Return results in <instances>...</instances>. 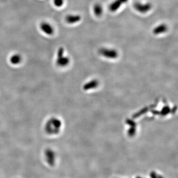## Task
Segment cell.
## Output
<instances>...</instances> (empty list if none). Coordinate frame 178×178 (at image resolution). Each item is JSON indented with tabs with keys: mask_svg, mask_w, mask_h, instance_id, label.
<instances>
[{
	"mask_svg": "<svg viewBox=\"0 0 178 178\" xmlns=\"http://www.w3.org/2000/svg\"><path fill=\"white\" fill-rule=\"evenodd\" d=\"M62 128L61 120L56 117H51L44 125V131L50 136H56L60 133Z\"/></svg>",
	"mask_w": 178,
	"mask_h": 178,
	"instance_id": "6da1fadb",
	"label": "cell"
},
{
	"mask_svg": "<svg viewBox=\"0 0 178 178\" xmlns=\"http://www.w3.org/2000/svg\"><path fill=\"white\" fill-rule=\"evenodd\" d=\"M44 159L48 165L53 167L56 162V151L51 148H48L44 151Z\"/></svg>",
	"mask_w": 178,
	"mask_h": 178,
	"instance_id": "7a4b0ae2",
	"label": "cell"
},
{
	"mask_svg": "<svg viewBox=\"0 0 178 178\" xmlns=\"http://www.w3.org/2000/svg\"><path fill=\"white\" fill-rule=\"evenodd\" d=\"M64 50L63 48L60 47L57 51V58L56 64L60 67L66 66L69 62V59L67 56H64Z\"/></svg>",
	"mask_w": 178,
	"mask_h": 178,
	"instance_id": "3957f363",
	"label": "cell"
},
{
	"mask_svg": "<svg viewBox=\"0 0 178 178\" xmlns=\"http://www.w3.org/2000/svg\"><path fill=\"white\" fill-rule=\"evenodd\" d=\"M134 6L136 10L141 14L148 13L152 8V5L150 3H141L136 2L134 5Z\"/></svg>",
	"mask_w": 178,
	"mask_h": 178,
	"instance_id": "277c9868",
	"label": "cell"
},
{
	"mask_svg": "<svg viewBox=\"0 0 178 178\" xmlns=\"http://www.w3.org/2000/svg\"><path fill=\"white\" fill-rule=\"evenodd\" d=\"M99 52L103 56L110 59H115L118 56V52L114 49L102 48L99 50Z\"/></svg>",
	"mask_w": 178,
	"mask_h": 178,
	"instance_id": "5b68a950",
	"label": "cell"
},
{
	"mask_svg": "<svg viewBox=\"0 0 178 178\" xmlns=\"http://www.w3.org/2000/svg\"><path fill=\"white\" fill-rule=\"evenodd\" d=\"M128 0H115L109 6V9L111 12L117 11L122 5L127 3Z\"/></svg>",
	"mask_w": 178,
	"mask_h": 178,
	"instance_id": "8992f818",
	"label": "cell"
},
{
	"mask_svg": "<svg viewBox=\"0 0 178 178\" xmlns=\"http://www.w3.org/2000/svg\"><path fill=\"white\" fill-rule=\"evenodd\" d=\"M40 29L44 33L48 35H52L54 32V30L52 26L47 22H44L41 23L40 25Z\"/></svg>",
	"mask_w": 178,
	"mask_h": 178,
	"instance_id": "52a82bcc",
	"label": "cell"
},
{
	"mask_svg": "<svg viewBox=\"0 0 178 178\" xmlns=\"http://www.w3.org/2000/svg\"><path fill=\"white\" fill-rule=\"evenodd\" d=\"M167 30H168V27L166 24L163 23V24H160L159 25L155 27V28L153 29V34L157 35L165 33L166 32Z\"/></svg>",
	"mask_w": 178,
	"mask_h": 178,
	"instance_id": "ba28073f",
	"label": "cell"
},
{
	"mask_svg": "<svg viewBox=\"0 0 178 178\" xmlns=\"http://www.w3.org/2000/svg\"><path fill=\"white\" fill-rule=\"evenodd\" d=\"M81 19V17L79 15L69 14L65 17V21L69 24H74L80 21Z\"/></svg>",
	"mask_w": 178,
	"mask_h": 178,
	"instance_id": "9c48e42d",
	"label": "cell"
},
{
	"mask_svg": "<svg viewBox=\"0 0 178 178\" xmlns=\"http://www.w3.org/2000/svg\"><path fill=\"white\" fill-rule=\"evenodd\" d=\"M10 61L12 64L17 65L21 62V55L18 54H14L10 57Z\"/></svg>",
	"mask_w": 178,
	"mask_h": 178,
	"instance_id": "30bf717a",
	"label": "cell"
},
{
	"mask_svg": "<svg viewBox=\"0 0 178 178\" xmlns=\"http://www.w3.org/2000/svg\"><path fill=\"white\" fill-rule=\"evenodd\" d=\"M93 10H94L95 14L97 17L101 16L103 13V7L102 5L99 4H96L93 7Z\"/></svg>",
	"mask_w": 178,
	"mask_h": 178,
	"instance_id": "8fae6325",
	"label": "cell"
},
{
	"mask_svg": "<svg viewBox=\"0 0 178 178\" xmlns=\"http://www.w3.org/2000/svg\"><path fill=\"white\" fill-rule=\"evenodd\" d=\"M64 0H53L54 5L57 7H60L64 4Z\"/></svg>",
	"mask_w": 178,
	"mask_h": 178,
	"instance_id": "7c38bea8",
	"label": "cell"
}]
</instances>
